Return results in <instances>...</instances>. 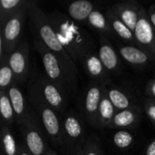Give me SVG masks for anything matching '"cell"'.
I'll list each match as a JSON object with an SVG mask.
<instances>
[{"instance_id":"obj_12","label":"cell","mask_w":155,"mask_h":155,"mask_svg":"<svg viewBox=\"0 0 155 155\" xmlns=\"http://www.w3.org/2000/svg\"><path fill=\"white\" fill-rule=\"evenodd\" d=\"M82 67L92 81L97 82L103 85L111 84L110 72L102 63L98 55V50L91 52L84 57L82 63Z\"/></svg>"},{"instance_id":"obj_31","label":"cell","mask_w":155,"mask_h":155,"mask_svg":"<svg viewBox=\"0 0 155 155\" xmlns=\"http://www.w3.org/2000/svg\"><path fill=\"white\" fill-rule=\"evenodd\" d=\"M144 155H155V138L147 144L144 150Z\"/></svg>"},{"instance_id":"obj_18","label":"cell","mask_w":155,"mask_h":155,"mask_svg":"<svg viewBox=\"0 0 155 155\" xmlns=\"http://www.w3.org/2000/svg\"><path fill=\"white\" fill-rule=\"evenodd\" d=\"M7 93L15 112V124L20 126L28 114L29 107H27L25 104V95L20 88V85H18L17 84H14L9 88Z\"/></svg>"},{"instance_id":"obj_20","label":"cell","mask_w":155,"mask_h":155,"mask_svg":"<svg viewBox=\"0 0 155 155\" xmlns=\"http://www.w3.org/2000/svg\"><path fill=\"white\" fill-rule=\"evenodd\" d=\"M105 15L108 18V21H109L111 27H112L114 33L115 34V35H117L119 38H121L123 41H124L128 44L137 45L134 32L114 13V11L111 9V7H109L106 10Z\"/></svg>"},{"instance_id":"obj_28","label":"cell","mask_w":155,"mask_h":155,"mask_svg":"<svg viewBox=\"0 0 155 155\" xmlns=\"http://www.w3.org/2000/svg\"><path fill=\"white\" fill-rule=\"evenodd\" d=\"M83 150L84 155H104L98 137L94 134L86 136Z\"/></svg>"},{"instance_id":"obj_1","label":"cell","mask_w":155,"mask_h":155,"mask_svg":"<svg viewBox=\"0 0 155 155\" xmlns=\"http://www.w3.org/2000/svg\"><path fill=\"white\" fill-rule=\"evenodd\" d=\"M57 38L74 64L82 65L84 57L96 50L94 37L67 15L54 10L47 14Z\"/></svg>"},{"instance_id":"obj_2","label":"cell","mask_w":155,"mask_h":155,"mask_svg":"<svg viewBox=\"0 0 155 155\" xmlns=\"http://www.w3.org/2000/svg\"><path fill=\"white\" fill-rule=\"evenodd\" d=\"M28 18L33 38L40 40L61 60L70 73L77 78L79 74L78 66L74 64V62L71 59L67 52L60 44L57 35L49 21L47 14L40 8L35 1H30Z\"/></svg>"},{"instance_id":"obj_22","label":"cell","mask_w":155,"mask_h":155,"mask_svg":"<svg viewBox=\"0 0 155 155\" xmlns=\"http://www.w3.org/2000/svg\"><path fill=\"white\" fill-rule=\"evenodd\" d=\"M117 112L118 111L115 109V107L112 104L111 100L109 99V97L106 94L105 88H104V96L102 98V102H101L99 112H98L96 128H98V129L108 128V126L111 124V123H112L113 119L114 118Z\"/></svg>"},{"instance_id":"obj_8","label":"cell","mask_w":155,"mask_h":155,"mask_svg":"<svg viewBox=\"0 0 155 155\" xmlns=\"http://www.w3.org/2000/svg\"><path fill=\"white\" fill-rule=\"evenodd\" d=\"M64 147L74 154L77 148L83 147L86 135L84 118L73 110L66 111L62 119Z\"/></svg>"},{"instance_id":"obj_15","label":"cell","mask_w":155,"mask_h":155,"mask_svg":"<svg viewBox=\"0 0 155 155\" xmlns=\"http://www.w3.org/2000/svg\"><path fill=\"white\" fill-rule=\"evenodd\" d=\"M142 5L134 0L114 4L111 6L114 13L134 32L138 23Z\"/></svg>"},{"instance_id":"obj_3","label":"cell","mask_w":155,"mask_h":155,"mask_svg":"<svg viewBox=\"0 0 155 155\" xmlns=\"http://www.w3.org/2000/svg\"><path fill=\"white\" fill-rule=\"evenodd\" d=\"M33 45L40 55L45 75L68 98L72 97L77 89V78L40 40L33 38Z\"/></svg>"},{"instance_id":"obj_4","label":"cell","mask_w":155,"mask_h":155,"mask_svg":"<svg viewBox=\"0 0 155 155\" xmlns=\"http://www.w3.org/2000/svg\"><path fill=\"white\" fill-rule=\"evenodd\" d=\"M27 97L31 107L38 114L51 143L56 147H64L62 121L58 114L45 102L37 90L29 83L27 84Z\"/></svg>"},{"instance_id":"obj_24","label":"cell","mask_w":155,"mask_h":155,"mask_svg":"<svg viewBox=\"0 0 155 155\" xmlns=\"http://www.w3.org/2000/svg\"><path fill=\"white\" fill-rule=\"evenodd\" d=\"M0 91L7 92L15 83V76L9 64V56L0 59Z\"/></svg>"},{"instance_id":"obj_11","label":"cell","mask_w":155,"mask_h":155,"mask_svg":"<svg viewBox=\"0 0 155 155\" xmlns=\"http://www.w3.org/2000/svg\"><path fill=\"white\" fill-rule=\"evenodd\" d=\"M104 93V85L94 81L90 82L84 94L83 114L84 120L91 126L96 127L98 112Z\"/></svg>"},{"instance_id":"obj_5","label":"cell","mask_w":155,"mask_h":155,"mask_svg":"<svg viewBox=\"0 0 155 155\" xmlns=\"http://www.w3.org/2000/svg\"><path fill=\"white\" fill-rule=\"evenodd\" d=\"M19 127L24 144L32 155H45L49 146L46 134L36 112L30 107L28 114Z\"/></svg>"},{"instance_id":"obj_9","label":"cell","mask_w":155,"mask_h":155,"mask_svg":"<svg viewBox=\"0 0 155 155\" xmlns=\"http://www.w3.org/2000/svg\"><path fill=\"white\" fill-rule=\"evenodd\" d=\"M134 34L137 45L149 55L152 62H155V28L149 19L147 10L143 6L140 11Z\"/></svg>"},{"instance_id":"obj_21","label":"cell","mask_w":155,"mask_h":155,"mask_svg":"<svg viewBox=\"0 0 155 155\" xmlns=\"http://www.w3.org/2000/svg\"><path fill=\"white\" fill-rule=\"evenodd\" d=\"M86 25H88L94 31L100 34V35H104L109 38L116 36L111 27V25L108 21L106 15L98 9H95L90 15L86 22Z\"/></svg>"},{"instance_id":"obj_10","label":"cell","mask_w":155,"mask_h":155,"mask_svg":"<svg viewBox=\"0 0 155 155\" xmlns=\"http://www.w3.org/2000/svg\"><path fill=\"white\" fill-rule=\"evenodd\" d=\"M9 64L18 85L25 84L30 77V49L26 39H23L9 55Z\"/></svg>"},{"instance_id":"obj_33","label":"cell","mask_w":155,"mask_h":155,"mask_svg":"<svg viewBox=\"0 0 155 155\" xmlns=\"http://www.w3.org/2000/svg\"><path fill=\"white\" fill-rule=\"evenodd\" d=\"M18 155H32V153L28 151V149L25 146V144H20Z\"/></svg>"},{"instance_id":"obj_25","label":"cell","mask_w":155,"mask_h":155,"mask_svg":"<svg viewBox=\"0 0 155 155\" xmlns=\"http://www.w3.org/2000/svg\"><path fill=\"white\" fill-rule=\"evenodd\" d=\"M1 137H2V143H3L4 155H18L19 146L16 144L15 138L11 131L10 126L2 124Z\"/></svg>"},{"instance_id":"obj_35","label":"cell","mask_w":155,"mask_h":155,"mask_svg":"<svg viewBox=\"0 0 155 155\" xmlns=\"http://www.w3.org/2000/svg\"><path fill=\"white\" fill-rule=\"evenodd\" d=\"M45 155H58L57 154V153L54 151V150H53L52 148H48V150H47V152H46V153Z\"/></svg>"},{"instance_id":"obj_6","label":"cell","mask_w":155,"mask_h":155,"mask_svg":"<svg viewBox=\"0 0 155 155\" xmlns=\"http://www.w3.org/2000/svg\"><path fill=\"white\" fill-rule=\"evenodd\" d=\"M30 1L23 5L5 24L0 27V59L9 56L20 44L24 25L28 17Z\"/></svg>"},{"instance_id":"obj_17","label":"cell","mask_w":155,"mask_h":155,"mask_svg":"<svg viewBox=\"0 0 155 155\" xmlns=\"http://www.w3.org/2000/svg\"><path fill=\"white\" fill-rule=\"evenodd\" d=\"M104 88L109 99L117 111L125 110L137 104L134 96L124 88L114 85L112 83L104 85Z\"/></svg>"},{"instance_id":"obj_27","label":"cell","mask_w":155,"mask_h":155,"mask_svg":"<svg viewBox=\"0 0 155 155\" xmlns=\"http://www.w3.org/2000/svg\"><path fill=\"white\" fill-rule=\"evenodd\" d=\"M113 142L117 148L124 150L133 146L134 136L131 130H118L113 136Z\"/></svg>"},{"instance_id":"obj_30","label":"cell","mask_w":155,"mask_h":155,"mask_svg":"<svg viewBox=\"0 0 155 155\" xmlns=\"http://www.w3.org/2000/svg\"><path fill=\"white\" fill-rule=\"evenodd\" d=\"M144 94L146 98L155 100V79H152L148 82L144 88Z\"/></svg>"},{"instance_id":"obj_29","label":"cell","mask_w":155,"mask_h":155,"mask_svg":"<svg viewBox=\"0 0 155 155\" xmlns=\"http://www.w3.org/2000/svg\"><path fill=\"white\" fill-rule=\"evenodd\" d=\"M143 112L155 126V100L145 98L143 102Z\"/></svg>"},{"instance_id":"obj_19","label":"cell","mask_w":155,"mask_h":155,"mask_svg":"<svg viewBox=\"0 0 155 155\" xmlns=\"http://www.w3.org/2000/svg\"><path fill=\"white\" fill-rule=\"evenodd\" d=\"M94 4L87 0H76L67 6V15L79 25H86L90 15L95 10Z\"/></svg>"},{"instance_id":"obj_13","label":"cell","mask_w":155,"mask_h":155,"mask_svg":"<svg viewBox=\"0 0 155 155\" xmlns=\"http://www.w3.org/2000/svg\"><path fill=\"white\" fill-rule=\"evenodd\" d=\"M143 108L136 104L128 109L118 111L107 129L132 130L136 128L143 117Z\"/></svg>"},{"instance_id":"obj_14","label":"cell","mask_w":155,"mask_h":155,"mask_svg":"<svg viewBox=\"0 0 155 155\" xmlns=\"http://www.w3.org/2000/svg\"><path fill=\"white\" fill-rule=\"evenodd\" d=\"M98 55L104 67L113 74H119L122 72V64L119 53L114 48L109 37L100 35Z\"/></svg>"},{"instance_id":"obj_34","label":"cell","mask_w":155,"mask_h":155,"mask_svg":"<svg viewBox=\"0 0 155 155\" xmlns=\"http://www.w3.org/2000/svg\"><path fill=\"white\" fill-rule=\"evenodd\" d=\"M73 155H84V150H83V147L77 148L76 151L74 152V153Z\"/></svg>"},{"instance_id":"obj_16","label":"cell","mask_w":155,"mask_h":155,"mask_svg":"<svg viewBox=\"0 0 155 155\" xmlns=\"http://www.w3.org/2000/svg\"><path fill=\"white\" fill-rule=\"evenodd\" d=\"M120 56L129 64L135 68H144L149 62H152L149 55L136 45H118Z\"/></svg>"},{"instance_id":"obj_7","label":"cell","mask_w":155,"mask_h":155,"mask_svg":"<svg viewBox=\"0 0 155 155\" xmlns=\"http://www.w3.org/2000/svg\"><path fill=\"white\" fill-rule=\"evenodd\" d=\"M43 97L45 102L57 114H64L68 105V97L45 75V73L34 69L28 80Z\"/></svg>"},{"instance_id":"obj_23","label":"cell","mask_w":155,"mask_h":155,"mask_svg":"<svg viewBox=\"0 0 155 155\" xmlns=\"http://www.w3.org/2000/svg\"><path fill=\"white\" fill-rule=\"evenodd\" d=\"M28 0H1L0 1V27L23 6Z\"/></svg>"},{"instance_id":"obj_32","label":"cell","mask_w":155,"mask_h":155,"mask_svg":"<svg viewBox=\"0 0 155 155\" xmlns=\"http://www.w3.org/2000/svg\"><path fill=\"white\" fill-rule=\"evenodd\" d=\"M147 13H148L149 19H150L151 23L153 24V27L155 28V3L149 6V8L147 10Z\"/></svg>"},{"instance_id":"obj_26","label":"cell","mask_w":155,"mask_h":155,"mask_svg":"<svg viewBox=\"0 0 155 155\" xmlns=\"http://www.w3.org/2000/svg\"><path fill=\"white\" fill-rule=\"evenodd\" d=\"M0 113L2 117V124L11 126L14 123H15V112L7 92L0 91Z\"/></svg>"}]
</instances>
